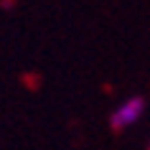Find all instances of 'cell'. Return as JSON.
Listing matches in <instances>:
<instances>
[{"label":"cell","mask_w":150,"mask_h":150,"mask_svg":"<svg viewBox=\"0 0 150 150\" xmlns=\"http://www.w3.org/2000/svg\"><path fill=\"white\" fill-rule=\"evenodd\" d=\"M148 150H150V148H148Z\"/></svg>","instance_id":"cell-2"},{"label":"cell","mask_w":150,"mask_h":150,"mask_svg":"<svg viewBox=\"0 0 150 150\" xmlns=\"http://www.w3.org/2000/svg\"><path fill=\"white\" fill-rule=\"evenodd\" d=\"M145 115V99L142 97H127V99H122V102L112 110L110 115V127L115 130V132H122V130H127V127H132L140 122V117Z\"/></svg>","instance_id":"cell-1"}]
</instances>
